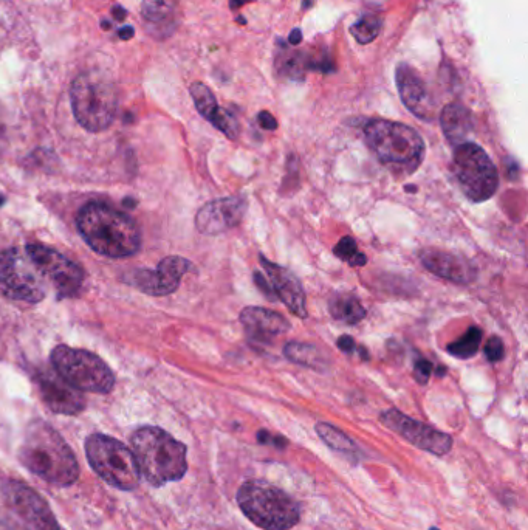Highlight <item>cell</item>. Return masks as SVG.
<instances>
[{"mask_svg":"<svg viewBox=\"0 0 528 530\" xmlns=\"http://www.w3.org/2000/svg\"><path fill=\"white\" fill-rule=\"evenodd\" d=\"M429 530H439V529H437V527H431V529Z\"/></svg>","mask_w":528,"mask_h":530,"instance_id":"cell-41","label":"cell"},{"mask_svg":"<svg viewBox=\"0 0 528 530\" xmlns=\"http://www.w3.org/2000/svg\"><path fill=\"white\" fill-rule=\"evenodd\" d=\"M248 204L244 197L233 196L213 200L203 205L196 216V227L208 236L220 235L244 221Z\"/></svg>","mask_w":528,"mask_h":530,"instance_id":"cell-14","label":"cell"},{"mask_svg":"<svg viewBox=\"0 0 528 530\" xmlns=\"http://www.w3.org/2000/svg\"><path fill=\"white\" fill-rule=\"evenodd\" d=\"M79 235L103 256L127 258L141 247L137 222L123 211L101 202L84 205L76 217Z\"/></svg>","mask_w":528,"mask_h":530,"instance_id":"cell-2","label":"cell"},{"mask_svg":"<svg viewBox=\"0 0 528 530\" xmlns=\"http://www.w3.org/2000/svg\"><path fill=\"white\" fill-rule=\"evenodd\" d=\"M86 455L96 475L118 490H134L140 482L137 461L123 442L106 434H92L86 441Z\"/></svg>","mask_w":528,"mask_h":530,"instance_id":"cell-8","label":"cell"},{"mask_svg":"<svg viewBox=\"0 0 528 530\" xmlns=\"http://www.w3.org/2000/svg\"><path fill=\"white\" fill-rule=\"evenodd\" d=\"M333 253H335L336 258L349 262L352 267H363L367 262L366 256L358 252L357 242H355L354 238H350V236L341 239L335 245V248H333Z\"/></svg>","mask_w":528,"mask_h":530,"instance_id":"cell-28","label":"cell"},{"mask_svg":"<svg viewBox=\"0 0 528 530\" xmlns=\"http://www.w3.org/2000/svg\"><path fill=\"white\" fill-rule=\"evenodd\" d=\"M366 142L381 163L395 168H419L425 157L422 135L406 124L389 120H371L364 128Z\"/></svg>","mask_w":528,"mask_h":530,"instance_id":"cell-7","label":"cell"},{"mask_svg":"<svg viewBox=\"0 0 528 530\" xmlns=\"http://www.w3.org/2000/svg\"><path fill=\"white\" fill-rule=\"evenodd\" d=\"M189 92H191L192 100H194L199 114L205 120L210 121L214 117V114H216L217 109H219L216 97H214V93L211 92L210 87L205 86L203 83H194L191 89H189Z\"/></svg>","mask_w":528,"mask_h":530,"instance_id":"cell-26","label":"cell"},{"mask_svg":"<svg viewBox=\"0 0 528 530\" xmlns=\"http://www.w3.org/2000/svg\"><path fill=\"white\" fill-rule=\"evenodd\" d=\"M248 2H251V0H230V7L233 8V10H237V8L242 7V5L248 4Z\"/></svg>","mask_w":528,"mask_h":530,"instance_id":"cell-39","label":"cell"},{"mask_svg":"<svg viewBox=\"0 0 528 530\" xmlns=\"http://www.w3.org/2000/svg\"><path fill=\"white\" fill-rule=\"evenodd\" d=\"M191 267L188 259L168 256L158 264L157 270H135L126 276V281L151 296L171 295L179 289L183 275L188 273Z\"/></svg>","mask_w":528,"mask_h":530,"instance_id":"cell-12","label":"cell"},{"mask_svg":"<svg viewBox=\"0 0 528 530\" xmlns=\"http://www.w3.org/2000/svg\"><path fill=\"white\" fill-rule=\"evenodd\" d=\"M237 503L245 517L264 530H290L301 520L299 504L268 482H245L237 492Z\"/></svg>","mask_w":528,"mask_h":530,"instance_id":"cell-6","label":"cell"},{"mask_svg":"<svg viewBox=\"0 0 528 530\" xmlns=\"http://www.w3.org/2000/svg\"><path fill=\"white\" fill-rule=\"evenodd\" d=\"M179 13V0H143L141 14L144 21L158 28L174 30Z\"/></svg>","mask_w":528,"mask_h":530,"instance_id":"cell-22","label":"cell"},{"mask_svg":"<svg viewBox=\"0 0 528 530\" xmlns=\"http://www.w3.org/2000/svg\"><path fill=\"white\" fill-rule=\"evenodd\" d=\"M284 355L290 362L315 369V371H326L329 368V360H327L326 355L319 351L316 346L307 345V343L290 341L284 346Z\"/></svg>","mask_w":528,"mask_h":530,"instance_id":"cell-23","label":"cell"},{"mask_svg":"<svg viewBox=\"0 0 528 530\" xmlns=\"http://www.w3.org/2000/svg\"><path fill=\"white\" fill-rule=\"evenodd\" d=\"M381 30V21L375 14H364L352 27L350 33L360 44H371Z\"/></svg>","mask_w":528,"mask_h":530,"instance_id":"cell-27","label":"cell"},{"mask_svg":"<svg viewBox=\"0 0 528 530\" xmlns=\"http://www.w3.org/2000/svg\"><path fill=\"white\" fill-rule=\"evenodd\" d=\"M254 284L259 287V289L262 290V293H264L267 298H270V301H276L278 300V296H276V293L273 292V289H271L270 283H268V279L265 278L262 273L254 272Z\"/></svg>","mask_w":528,"mask_h":530,"instance_id":"cell-32","label":"cell"},{"mask_svg":"<svg viewBox=\"0 0 528 530\" xmlns=\"http://www.w3.org/2000/svg\"><path fill=\"white\" fill-rule=\"evenodd\" d=\"M39 396L53 413L75 416L86 408V399L79 389L61 379L56 371L42 369L36 374Z\"/></svg>","mask_w":528,"mask_h":530,"instance_id":"cell-15","label":"cell"},{"mask_svg":"<svg viewBox=\"0 0 528 530\" xmlns=\"http://www.w3.org/2000/svg\"><path fill=\"white\" fill-rule=\"evenodd\" d=\"M446 369L445 368H439L437 369V376H443L445 374Z\"/></svg>","mask_w":528,"mask_h":530,"instance_id":"cell-40","label":"cell"},{"mask_svg":"<svg viewBox=\"0 0 528 530\" xmlns=\"http://www.w3.org/2000/svg\"><path fill=\"white\" fill-rule=\"evenodd\" d=\"M419 258L425 265V269L429 270L432 275L459 284V286H467L476 279V267L473 262L463 256L443 252L439 248H425L420 252Z\"/></svg>","mask_w":528,"mask_h":530,"instance_id":"cell-17","label":"cell"},{"mask_svg":"<svg viewBox=\"0 0 528 530\" xmlns=\"http://www.w3.org/2000/svg\"><path fill=\"white\" fill-rule=\"evenodd\" d=\"M258 441L261 444H275V447L284 448L287 447V439L282 438V436H271L268 431L261 430L258 433Z\"/></svg>","mask_w":528,"mask_h":530,"instance_id":"cell-33","label":"cell"},{"mask_svg":"<svg viewBox=\"0 0 528 530\" xmlns=\"http://www.w3.org/2000/svg\"><path fill=\"white\" fill-rule=\"evenodd\" d=\"M453 173L463 193L474 204L491 199L499 188V173L487 152L476 143L456 146Z\"/></svg>","mask_w":528,"mask_h":530,"instance_id":"cell-10","label":"cell"},{"mask_svg":"<svg viewBox=\"0 0 528 530\" xmlns=\"http://www.w3.org/2000/svg\"><path fill=\"white\" fill-rule=\"evenodd\" d=\"M210 123L213 124L214 128L219 129L223 135H227L230 140H237L239 138L240 128L236 117L230 114V112L225 111V109H222V107L217 109Z\"/></svg>","mask_w":528,"mask_h":530,"instance_id":"cell-29","label":"cell"},{"mask_svg":"<svg viewBox=\"0 0 528 530\" xmlns=\"http://www.w3.org/2000/svg\"><path fill=\"white\" fill-rule=\"evenodd\" d=\"M432 372V363L425 358H419L414 365V377L420 385H426L428 383L429 377H431Z\"/></svg>","mask_w":528,"mask_h":530,"instance_id":"cell-31","label":"cell"},{"mask_svg":"<svg viewBox=\"0 0 528 530\" xmlns=\"http://www.w3.org/2000/svg\"><path fill=\"white\" fill-rule=\"evenodd\" d=\"M240 323L244 324L245 331L251 340L267 341L273 340L278 335L290 331V323L287 318L275 310L264 309V307H245L240 312Z\"/></svg>","mask_w":528,"mask_h":530,"instance_id":"cell-19","label":"cell"},{"mask_svg":"<svg viewBox=\"0 0 528 530\" xmlns=\"http://www.w3.org/2000/svg\"><path fill=\"white\" fill-rule=\"evenodd\" d=\"M316 433L319 434V438L323 439L330 448L336 451H343V453H349V451H355V442L347 436L343 431L333 427L330 424H324L319 422L316 425Z\"/></svg>","mask_w":528,"mask_h":530,"instance_id":"cell-25","label":"cell"},{"mask_svg":"<svg viewBox=\"0 0 528 530\" xmlns=\"http://www.w3.org/2000/svg\"><path fill=\"white\" fill-rule=\"evenodd\" d=\"M138 470L154 487L180 481L188 470L186 447L162 428L143 427L132 436Z\"/></svg>","mask_w":528,"mask_h":530,"instance_id":"cell-4","label":"cell"},{"mask_svg":"<svg viewBox=\"0 0 528 530\" xmlns=\"http://www.w3.org/2000/svg\"><path fill=\"white\" fill-rule=\"evenodd\" d=\"M52 365L61 379L79 391L107 394L114 389V372L92 352L56 346L52 351Z\"/></svg>","mask_w":528,"mask_h":530,"instance_id":"cell-9","label":"cell"},{"mask_svg":"<svg viewBox=\"0 0 528 530\" xmlns=\"http://www.w3.org/2000/svg\"><path fill=\"white\" fill-rule=\"evenodd\" d=\"M259 262L264 267L268 276L267 279H270L268 283L278 296V300H281L296 317L306 318V292H304V287H302L301 281L296 278L295 273L285 269L282 265L268 261L264 255H259Z\"/></svg>","mask_w":528,"mask_h":530,"instance_id":"cell-16","label":"cell"},{"mask_svg":"<svg viewBox=\"0 0 528 530\" xmlns=\"http://www.w3.org/2000/svg\"><path fill=\"white\" fill-rule=\"evenodd\" d=\"M440 124L448 142L459 146L467 143L468 135L473 131V115L462 104L451 103L443 107Z\"/></svg>","mask_w":528,"mask_h":530,"instance_id":"cell-20","label":"cell"},{"mask_svg":"<svg viewBox=\"0 0 528 530\" xmlns=\"http://www.w3.org/2000/svg\"><path fill=\"white\" fill-rule=\"evenodd\" d=\"M84 283L81 265L53 248L28 244L0 253V290L22 303H41L47 296L58 300L75 296Z\"/></svg>","mask_w":528,"mask_h":530,"instance_id":"cell-1","label":"cell"},{"mask_svg":"<svg viewBox=\"0 0 528 530\" xmlns=\"http://www.w3.org/2000/svg\"><path fill=\"white\" fill-rule=\"evenodd\" d=\"M21 461L31 473L53 486H72L79 478V465L72 448L44 420H36L28 427Z\"/></svg>","mask_w":528,"mask_h":530,"instance_id":"cell-3","label":"cell"},{"mask_svg":"<svg viewBox=\"0 0 528 530\" xmlns=\"http://www.w3.org/2000/svg\"><path fill=\"white\" fill-rule=\"evenodd\" d=\"M398 92L403 103L415 117L429 121L434 118V104L429 97L426 84L423 83L419 73L415 72L408 64H400L395 73Z\"/></svg>","mask_w":528,"mask_h":530,"instance_id":"cell-18","label":"cell"},{"mask_svg":"<svg viewBox=\"0 0 528 530\" xmlns=\"http://www.w3.org/2000/svg\"><path fill=\"white\" fill-rule=\"evenodd\" d=\"M70 103L78 123L89 132L110 128L118 111V92L106 73L84 72L70 87Z\"/></svg>","mask_w":528,"mask_h":530,"instance_id":"cell-5","label":"cell"},{"mask_svg":"<svg viewBox=\"0 0 528 530\" xmlns=\"http://www.w3.org/2000/svg\"><path fill=\"white\" fill-rule=\"evenodd\" d=\"M336 345H338L341 351L346 352V354H354L355 349H357L355 340L350 335H343V337L338 338Z\"/></svg>","mask_w":528,"mask_h":530,"instance_id":"cell-35","label":"cell"},{"mask_svg":"<svg viewBox=\"0 0 528 530\" xmlns=\"http://www.w3.org/2000/svg\"><path fill=\"white\" fill-rule=\"evenodd\" d=\"M5 496L25 530H59L52 510L35 490L21 482H10L5 487Z\"/></svg>","mask_w":528,"mask_h":530,"instance_id":"cell-13","label":"cell"},{"mask_svg":"<svg viewBox=\"0 0 528 530\" xmlns=\"http://www.w3.org/2000/svg\"><path fill=\"white\" fill-rule=\"evenodd\" d=\"M288 41H290V44L298 45L301 44L302 41V33L299 28H295V30L290 33V38H288Z\"/></svg>","mask_w":528,"mask_h":530,"instance_id":"cell-38","label":"cell"},{"mask_svg":"<svg viewBox=\"0 0 528 530\" xmlns=\"http://www.w3.org/2000/svg\"><path fill=\"white\" fill-rule=\"evenodd\" d=\"M380 420L384 427L400 434L414 447L429 451L432 455L443 456L450 453L453 448V439L450 434L442 433L436 428L422 424L419 420L411 419L395 408L381 413Z\"/></svg>","mask_w":528,"mask_h":530,"instance_id":"cell-11","label":"cell"},{"mask_svg":"<svg viewBox=\"0 0 528 530\" xmlns=\"http://www.w3.org/2000/svg\"><path fill=\"white\" fill-rule=\"evenodd\" d=\"M485 357L491 363L501 362L504 358V343H502L501 338L494 335L488 340L487 346H485Z\"/></svg>","mask_w":528,"mask_h":530,"instance_id":"cell-30","label":"cell"},{"mask_svg":"<svg viewBox=\"0 0 528 530\" xmlns=\"http://www.w3.org/2000/svg\"><path fill=\"white\" fill-rule=\"evenodd\" d=\"M135 30L134 27H131V25H126V27L121 28L120 31H118V36H120V39H132L134 38Z\"/></svg>","mask_w":528,"mask_h":530,"instance_id":"cell-37","label":"cell"},{"mask_svg":"<svg viewBox=\"0 0 528 530\" xmlns=\"http://www.w3.org/2000/svg\"><path fill=\"white\" fill-rule=\"evenodd\" d=\"M259 124L261 128L265 131H276L278 129V121L273 115L268 114V112H261L258 117Z\"/></svg>","mask_w":528,"mask_h":530,"instance_id":"cell-34","label":"cell"},{"mask_svg":"<svg viewBox=\"0 0 528 530\" xmlns=\"http://www.w3.org/2000/svg\"><path fill=\"white\" fill-rule=\"evenodd\" d=\"M329 312L336 321L349 324V326L360 323L367 315L366 309L358 300V296L346 292L335 293L330 298Z\"/></svg>","mask_w":528,"mask_h":530,"instance_id":"cell-21","label":"cell"},{"mask_svg":"<svg viewBox=\"0 0 528 530\" xmlns=\"http://www.w3.org/2000/svg\"><path fill=\"white\" fill-rule=\"evenodd\" d=\"M112 16H114L115 21L123 22L126 19L127 11L121 5H117V7L112 8Z\"/></svg>","mask_w":528,"mask_h":530,"instance_id":"cell-36","label":"cell"},{"mask_svg":"<svg viewBox=\"0 0 528 530\" xmlns=\"http://www.w3.org/2000/svg\"><path fill=\"white\" fill-rule=\"evenodd\" d=\"M480 343H482V331H480L479 327L473 326L459 340L448 345L446 349L453 357L467 360V358L474 357L479 352Z\"/></svg>","mask_w":528,"mask_h":530,"instance_id":"cell-24","label":"cell"}]
</instances>
